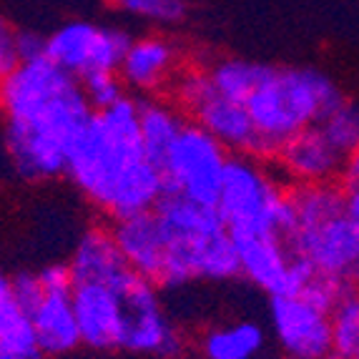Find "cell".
<instances>
[{
	"instance_id": "cell-13",
	"label": "cell",
	"mask_w": 359,
	"mask_h": 359,
	"mask_svg": "<svg viewBox=\"0 0 359 359\" xmlns=\"http://www.w3.org/2000/svg\"><path fill=\"white\" fill-rule=\"evenodd\" d=\"M239 257V271L246 282L274 297L282 289L289 264L294 259L292 246L282 233H233Z\"/></svg>"
},
{
	"instance_id": "cell-32",
	"label": "cell",
	"mask_w": 359,
	"mask_h": 359,
	"mask_svg": "<svg viewBox=\"0 0 359 359\" xmlns=\"http://www.w3.org/2000/svg\"><path fill=\"white\" fill-rule=\"evenodd\" d=\"M314 274H317V269H314V266H311V264L306 262L304 257H297V254H294V259H292V264H289L287 276H284V282H282V289H279V294L299 297V294L304 292V287L309 284V279Z\"/></svg>"
},
{
	"instance_id": "cell-3",
	"label": "cell",
	"mask_w": 359,
	"mask_h": 359,
	"mask_svg": "<svg viewBox=\"0 0 359 359\" xmlns=\"http://www.w3.org/2000/svg\"><path fill=\"white\" fill-rule=\"evenodd\" d=\"M154 211L166 231V262L156 282L158 289L231 282L241 276L236 246L216 206L166 191Z\"/></svg>"
},
{
	"instance_id": "cell-41",
	"label": "cell",
	"mask_w": 359,
	"mask_h": 359,
	"mask_svg": "<svg viewBox=\"0 0 359 359\" xmlns=\"http://www.w3.org/2000/svg\"><path fill=\"white\" fill-rule=\"evenodd\" d=\"M332 359H337V357H332Z\"/></svg>"
},
{
	"instance_id": "cell-24",
	"label": "cell",
	"mask_w": 359,
	"mask_h": 359,
	"mask_svg": "<svg viewBox=\"0 0 359 359\" xmlns=\"http://www.w3.org/2000/svg\"><path fill=\"white\" fill-rule=\"evenodd\" d=\"M317 126L341 156L349 158L359 149V106H354L352 101L339 103Z\"/></svg>"
},
{
	"instance_id": "cell-2",
	"label": "cell",
	"mask_w": 359,
	"mask_h": 359,
	"mask_svg": "<svg viewBox=\"0 0 359 359\" xmlns=\"http://www.w3.org/2000/svg\"><path fill=\"white\" fill-rule=\"evenodd\" d=\"M66 174L114 222L156 209L166 181L144 154L136 98L126 96L106 111H93L68 151Z\"/></svg>"
},
{
	"instance_id": "cell-17",
	"label": "cell",
	"mask_w": 359,
	"mask_h": 359,
	"mask_svg": "<svg viewBox=\"0 0 359 359\" xmlns=\"http://www.w3.org/2000/svg\"><path fill=\"white\" fill-rule=\"evenodd\" d=\"M73 274V284H116L131 271L123 254H121L116 236L111 229L93 226L78 239L73 257L68 262Z\"/></svg>"
},
{
	"instance_id": "cell-15",
	"label": "cell",
	"mask_w": 359,
	"mask_h": 359,
	"mask_svg": "<svg viewBox=\"0 0 359 359\" xmlns=\"http://www.w3.org/2000/svg\"><path fill=\"white\" fill-rule=\"evenodd\" d=\"M189 121L209 131L229 154H249L259 158V136L246 103L231 101L214 90L189 114Z\"/></svg>"
},
{
	"instance_id": "cell-11",
	"label": "cell",
	"mask_w": 359,
	"mask_h": 359,
	"mask_svg": "<svg viewBox=\"0 0 359 359\" xmlns=\"http://www.w3.org/2000/svg\"><path fill=\"white\" fill-rule=\"evenodd\" d=\"M287 241L297 257H304L322 274L339 276L349 282L359 266V229L347 214L337 216L317 229L289 233Z\"/></svg>"
},
{
	"instance_id": "cell-26",
	"label": "cell",
	"mask_w": 359,
	"mask_h": 359,
	"mask_svg": "<svg viewBox=\"0 0 359 359\" xmlns=\"http://www.w3.org/2000/svg\"><path fill=\"white\" fill-rule=\"evenodd\" d=\"M168 90H171V98H174L176 106L189 116L216 88L211 83L209 68H181L174 81H171V86H168Z\"/></svg>"
},
{
	"instance_id": "cell-21",
	"label": "cell",
	"mask_w": 359,
	"mask_h": 359,
	"mask_svg": "<svg viewBox=\"0 0 359 359\" xmlns=\"http://www.w3.org/2000/svg\"><path fill=\"white\" fill-rule=\"evenodd\" d=\"M266 344V332L252 319L216 324L198 339L204 359H257Z\"/></svg>"
},
{
	"instance_id": "cell-18",
	"label": "cell",
	"mask_w": 359,
	"mask_h": 359,
	"mask_svg": "<svg viewBox=\"0 0 359 359\" xmlns=\"http://www.w3.org/2000/svg\"><path fill=\"white\" fill-rule=\"evenodd\" d=\"M30 317L36 330V344L43 357H68L78 347H83L71 292L46 294V299L30 311Z\"/></svg>"
},
{
	"instance_id": "cell-16",
	"label": "cell",
	"mask_w": 359,
	"mask_h": 359,
	"mask_svg": "<svg viewBox=\"0 0 359 359\" xmlns=\"http://www.w3.org/2000/svg\"><path fill=\"white\" fill-rule=\"evenodd\" d=\"M121 254L136 274L146 276L151 282H158L166 262V231L156 211L118 219L111 226Z\"/></svg>"
},
{
	"instance_id": "cell-12",
	"label": "cell",
	"mask_w": 359,
	"mask_h": 359,
	"mask_svg": "<svg viewBox=\"0 0 359 359\" xmlns=\"http://www.w3.org/2000/svg\"><path fill=\"white\" fill-rule=\"evenodd\" d=\"M71 299L83 347L96 352L121 349L123 304L118 292L108 284H73Z\"/></svg>"
},
{
	"instance_id": "cell-30",
	"label": "cell",
	"mask_w": 359,
	"mask_h": 359,
	"mask_svg": "<svg viewBox=\"0 0 359 359\" xmlns=\"http://www.w3.org/2000/svg\"><path fill=\"white\" fill-rule=\"evenodd\" d=\"M13 279V302L20 304L25 311H33L43 299H46V289L41 284V276L33 271H20L11 276Z\"/></svg>"
},
{
	"instance_id": "cell-31",
	"label": "cell",
	"mask_w": 359,
	"mask_h": 359,
	"mask_svg": "<svg viewBox=\"0 0 359 359\" xmlns=\"http://www.w3.org/2000/svg\"><path fill=\"white\" fill-rule=\"evenodd\" d=\"M15 53L18 63H30V60L48 58V38L36 33V30H15Z\"/></svg>"
},
{
	"instance_id": "cell-10",
	"label": "cell",
	"mask_w": 359,
	"mask_h": 359,
	"mask_svg": "<svg viewBox=\"0 0 359 359\" xmlns=\"http://www.w3.org/2000/svg\"><path fill=\"white\" fill-rule=\"evenodd\" d=\"M271 166L287 186L334 184L344 176L347 156L327 141L319 126H311L289 138L271 158Z\"/></svg>"
},
{
	"instance_id": "cell-36",
	"label": "cell",
	"mask_w": 359,
	"mask_h": 359,
	"mask_svg": "<svg viewBox=\"0 0 359 359\" xmlns=\"http://www.w3.org/2000/svg\"><path fill=\"white\" fill-rule=\"evenodd\" d=\"M341 184H344V186L359 184V149L354 151V154L347 158V166H344V176H341Z\"/></svg>"
},
{
	"instance_id": "cell-42",
	"label": "cell",
	"mask_w": 359,
	"mask_h": 359,
	"mask_svg": "<svg viewBox=\"0 0 359 359\" xmlns=\"http://www.w3.org/2000/svg\"><path fill=\"white\" fill-rule=\"evenodd\" d=\"M201 359H204V357H201Z\"/></svg>"
},
{
	"instance_id": "cell-23",
	"label": "cell",
	"mask_w": 359,
	"mask_h": 359,
	"mask_svg": "<svg viewBox=\"0 0 359 359\" xmlns=\"http://www.w3.org/2000/svg\"><path fill=\"white\" fill-rule=\"evenodd\" d=\"M332 352L337 359H354L359 354V287L349 282L344 294L330 309Z\"/></svg>"
},
{
	"instance_id": "cell-38",
	"label": "cell",
	"mask_w": 359,
	"mask_h": 359,
	"mask_svg": "<svg viewBox=\"0 0 359 359\" xmlns=\"http://www.w3.org/2000/svg\"><path fill=\"white\" fill-rule=\"evenodd\" d=\"M13 302V279L0 271V309Z\"/></svg>"
},
{
	"instance_id": "cell-27",
	"label": "cell",
	"mask_w": 359,
	"mask_h": 359,
	"mask_svg": "<svg viewBox=\"0 0 359 359\" xmlns=\"http://www.w3.org/2000/svg\"><path fill=\"white\" fill-rule=\"evenodd\" d=\"M0 347L6 349H38L33 317L20 304L11 302L0 309Z\"/></svg>"
},
{
	"instance_id": "cell-25",
	"label": "cell",
	"mask_w": 359,
	"mask_h": 359,
	"mask_svg": "<svg viewBox=\"0 0 359 359\" xmlns=\"http://www.w3.org/2000/svg\"><path fill=\"white\" fill-rule=\"evenodd\" d=\"M108 6L154 25H179L189 13L186 0H108Z\"/></svg>"
},
{
	"instance_id": "cell-22",
	"label": "cell",
	"mask_w": 359,
	"mask_h": 359,
	"mask_svg": "<svg viewBox=\"0 0 359 359\" xmlns=\"http://www.w3.org/2000/svg\"><path fill=\"white\" fill-rule=\"evenodd\" d=\"M266 71H269V66H264V63H254V60L244 58H224L216 60L209 68V76L216 93H222L231 101L246 103L254 88L262 83V78L266 76Z\"/></svg>"
},
{
	"instance_id": "cell-40",
	"label": "cell",
	"mask_w": 359,
	"mask_h": 359,
	"mask_svg": "<svg viewBox=\"0 0 359 359\" xmlns=\"http://www.w3.org/2000/svg\"><path fill=\"white\" fill-rule=\"evenodd\" d=\"M354 359H359V354H357V357H354Z\"/></svg>"
},
{
	"instance_id": "cell-20",
	"label": "cell",
	"mask_w": 359,
	"mask_h": 359,
	"mask_svg": "<svg viewBox=\"0 0 359 359\" xmlns=\"http://www.w3.org/2000/svg\"><path fill=\"white\" fill-rule=\"evenodd\" d=\"M289 204H292L294 214L292 233L317 229L344 214V186H341V181L289 186Z\"/></svg>"
},
{
	"instance_id": "cell-29",
	"label": "cell",
	"mask_w": 359,
	"mask_h": 359,
	"mask_svg": "<svg viewBox=\"0 0 359 359\" xmlns=\"http://www.w3.org/2000/svg\"><path fill=\"white\" fill-rule=\"evenodd\" d=\"M347 284H349L347 279H339V276L322 274V271H317V274L309 279V284H306L304 292H302L299 297L309 302V304L319 306L322 311H327V314H330V309L337 304V299L344 294Z\"/></svg>"
},
{
	"instance_id": "cell-14",
	"label": "cell",
	"mask_w": 359,
	"mask_h": 359,
	"mask_svg": "<svg viewBox=\"0 0 359 359\" xmlns=\"http://www.w3.org/2000/svg\"><path fill=\"white\" fill-rule=\"evenodd\" d=\"M179 71L181 60L174 43L163 36H141L133 38L118 76L123 78L126 88L138 93H158L171 86Z\"/></svg>"
},
{
	"instance_id": "cell-39",
	"label": "cell",
	"mask_w": 359,
	"mask_h": 359,
	"mask_svg": "<svg viewBox=\"0 0 359 359\" xmlns=\"http://www.w3.org/2000/svg\"><path fill=\"white\" fill-rule=\"evenodd\" d=\"M349 282L357 284V287H359V266H357V269H354V274H352V279H349Z\"/></svg>"
},
{
	"instance_id": "cell-33",
	"label": "cell",
	"mask_w": 359,
	"mask_h": 359,
	"mask_svg": "<svg viewBox=\"0 0 359 359\" xmlns=\"http://www.w3.org/2000/svg\"><path fill=\"white\" fill-rule=\"evenodd\" d=\"M46 294H68L73 289V274L68 264H48L38 271Z\"/></svg>"
},
{
	"instance_id": "cell-28",
	"label": "cell",
	"mask_w": 359,
	"mask_h": 359,
	"mask_svg": "<svg viewBox=\"0 0 359 359\" xmlns=\"http://www.w3.org/2000/svg\"><path fill=\"white\" fill-rule=\"evenodd\" d=\"M83 96L93 111H106L116 106L121 98H126V83L118 76V71H98L81 78Z\"/></svg>"
},
{
	"instance_id": "cell-7",
	"label": "cell",
	"mask_w": 359,
	"mask_h": 359,
	"mask_svg": "<svg viewBox=\"0 0 359 359\" xmlns=\"http://www.w3.org/2000/svg\"><path fill=\"white\" fill-rule=\"evenodd\" d=\"M114 289L123 304L121 349L136 354H156L163 359H176L184 352V337L168 319L158 297V287L151 279L131 269Z\"/></svg>"
},
{
	"instance_id": "cell-35",
	"label": "cell",
	"mask_w": 359,
	"mask_h": 359,
	"mask_svg": "<svg viewBox=\"0 0 359 359\" xmlns=\"http://www.w3.org/2000/svg\"><path fill=\"white\" fill-rule=\"evenodd\" d=\"M344 214H347L354 222V226L359 229V184L344 186Z\"/></svg>"
},
{
	"instance_id": "cell-1",
	"label": "cell",
	"mask_w": 359,
	"mask_h": 359,
	"mask_svg": "<svg viewBox=\"0 0 359 359\" xmlns=\"http://www.w3.org/2000/svg\"><path fill=\"white\" fill-rule=\"evenodd\" d=\"M0 111L6 149L25 181L66 174L68 151L93 116L81 81L50 58L18 63L0 78Z\"/></svg>"
},
{
	"instance_id": "cell-37",
	"label": "cell",
	"mask_w": 359,
	"mask_h": 359,
	"mask_svg": "<svg viewBox=\"0 0 359 359\" xmlns=\"http://www.w3.org/2000/svg\"><path fill=\"white\" fill-rule=\"evenodd\" d=\"M0 359H46L41 349H6L0 347Z\"/></svg>"
},
{
	"instance_id": "cell-34",
	"label": "cell",
	"mask_w": 359,
	"mask_h": 359,
	"mask_svg": "<svg viewBox=\"0 0 359 359\" xmlns=\"http://www.w3.org/2000/svg\"><path fill=\"white\" fill-rule=\"evenodd\" d=\"M18 66V53H15V30L8 25V20L0 15V78L11 73Z\"/></svg>"
},
{
	"instance_id": "cell-5",
	"label": "cell",
	"mask_w": 359,
	"mask_h": 359,
	"mask_svg": "<svg viewBox=\"0 0 359 359\" xmlns=\"http://www.w3.org/2000/svg\"><path fill=\"white\" fill-rule=\"evenodd\" d=\"M229 233H282L294 229L289 186L271 161L249 154H231L216 201Z\"/></svg>"
},
{
	"instance_id": "cell-19",
	"label": "cell",
	"mask_w": 359,
	"mask_h": 359,
	"mask_svg": "<svg viewBox=\"0 0 359 359\" xmlns=\"http://www.w3.org/2000/svg\"><path fill=\"white\" fill-rule=\"evenodd\" d=\"M138 123H141V144L146 158L161 168L171 146L189 123V116L174 101L144 98L138 101Z\"/></svg>"
},
{
	"instance_id": "cell-8",
	"label": "cell",
	"mask_w": 359,
	"mask_h": 359,
	"mask_svg": "<svg viewBox=\"0 0 359 359\" xmlns=\"http://www.w3.org/2000/svg\"><path fill=\"white\" fill-rule=\"evenodd\" d=\"M133 36L123 28L71 20L48 36V58L78 81L98 71H118Z\"/></svg>"
},
{
	"instance_id": "cell-6",
	"label": "cell",
	"mask_w": 359,
	"mask_h": 359,
	"mask_svg": "<svg viewBox=\"0 0 359 359\" xmlns=\"http://www.w3.org/2000/svg\"><path fill=\"white\" fill-rule=\"evenodd\" d=\"M229 156L231 154L209 131L189 121L161 166L166 191L216 206Z\"/></svg>"
},
{
	"instance_id": "cell-4",
	"label": "cell",
	"mask_w": 359,
	"mask_h": 359,
	"mask_svg": "<svg viewBox=\"0 0 359 359\" xmlns=\"http://www.w3.org/2000/svg\"><path fill=\"white\" fill-rule=\"evenodd\" d=\"M347 98L330 76L311 68L269 66L246 101L259 136V158L271 161L276 151L304 128L317 126Z\"/></svg>"
},
{
	"instance_id": "cell-9",
	"label": "cell",
	"mask_w": 359,
	"mask_h": 359,
	"mask_svg": "<svg viewBox=\"0 0 359 359\" xmlns=\"http://www.w3.org/2000/svg\"><path fill=\"white\" fill-rule=\"evenodd\" d=\"M271 337L287 359H332L330 314L302 297L274 294L269 302Z\"/></svg>"
}]
</instances>
